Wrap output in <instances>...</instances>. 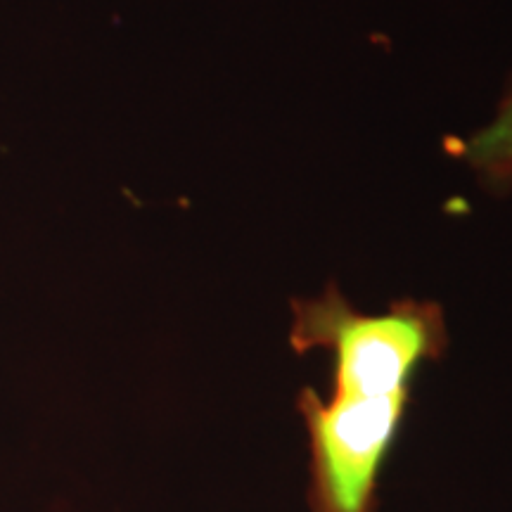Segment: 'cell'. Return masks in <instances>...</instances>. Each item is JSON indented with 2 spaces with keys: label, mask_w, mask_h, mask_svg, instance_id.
Listing matches in <instances>:
<instances>
[{
  "label": "cell",
  "mask_w": 512,
  "mask_h": 512,
  "mask_svg": "<svg viewBox=\"0 0 512 512\" xmlns=\"http://www.w3.org/2000/svg\"><path fill=\"white\" fill-rule=\"evenodd\" d=\"M290 347L328 351L332 394L306 387L297 411L309 434L313 512H375L377 479L411 401L413 377L448 347L441 304L396 299L382 313L358 311L335 283L290 302Z\"/></svg>",
  "instance_id": "1"
},
{
  "label": "cell",
  "mask_w": 512,
  "mask_h": 512,
  "mask_svg": "<svg viewBox=\"0 0 512 512\" xmlns=\"http://www.w3.org/2000/svg\"><path fill=\"white\" fill-rule=\"evenodd\" d=\"M460 162L491 192H512V79L494 114L460 145Z\"/></svg>",
  "instance_id": "2"
}]
</instances>
